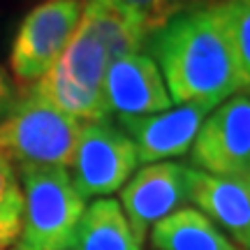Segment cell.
<instances>
[{"label": "cell", "instance_id": "obj_1", "mask_svg": "<svg viewBox=\"0 0 250 250\" xmlns=\"http://www.w3.org/2000/svg\"><path fill=\"white\" fill-rule=\"evenodd\" d=\"M146 44L144 28L107 0H86L79 28L61 58L33 83L49 102L77 121L109 118L104 104V77L109 65Z\"/></svg>", "mask_w": 250, "mask_h": 250}, {"label": "cell", "instance_id": "obj_2", "mask_svg": "<svg viewBox=\"0 0 250 250\" xmlns=\"http://www.w3.org/2000/svg\"><path fill=\"white\" fill-rule=\"evenodd\" d=\"M148 51L171 102L206 104L241 93V77L211 2H188L169 21L146 37Z\"/></svg>", "mask_w": 250, "mask_h": 250}, {"label": "cell", "instance_id": "obj_3", "mask_svg": "<svg viewBox=\"0 0 250 250\" xmlns=\"http://www.w3.org/2000/svg\"><path fill=\"white\" fill-rule=\"evenodd\" d=\"M21 183V232L14 250H70L86 199L65 167H14Z\"/></svg>", "mask_w": 250, "mask_h": 250}, {"label": "cell", "instance_id": "obj_4", "mask_svg": "<svg viewBox=\"0 0 250 250\" xmlns=\"http://www.w3.org/2000/svg\"><path fill=\"white\" fill-rule=\"evenodd\" d=\"M81 121L65 114L35 88L26 86L17 104L0 121V153L12 167H70Z\"/></svg>", "mask_w": 250, "mask_h": 250}, {"label": "cell", "instance_id": "obj_5", "mask_svg": "<svg viewBox=\"0 0 250 250\" xmlns=\"http://www.w3.org/2000/svg\"><path fill=\"white\" fill-rule=\"evenodd\" d=\"M137 167L139 155L134 151L132 139L116 123L109 118L81 123L67 174L83 199H100L118 192Z\"/></svg>", "mask_w": 250, "mask_h": 250}, {"label": "cell", "instance_id": "obj_6", "mask_svg": "<svg viewBox=\"0 0 250 250\" xmlns=\"http://www.w3.org/2000/svg\"><path fill=\"white\" fill-rule=\"evenodd\" d=\"M83 14V0H42L28 12L12 42L9 67L26 88L54 67Z\"/></svg>", "mask_w": 250, "mask_h": 250}, {"label": "cell", "instance_id": "obj_7", "mask_svg": "<svg viewBox=\"0 0 250 250\" xmlns=\"http://www.w3.org/2000/svg\"><path fill=\"white\" fill-rule=\"evenodd\" d=\"M195 169L213 176H250V95L236 93L204 118L190 146Z\"/></svg>", "mask_w": 250, "mask_h": 250}, {"label": "cell", "instance_id": "obj_8", "mask_svg": "<svg viewBox=\"0 0 250 250\" xmlns=\"http://www.w3.org/2000/svg\"><path fill=\"white\" fill-rule=\"evenodd\" d=\"M190 202V167L181 162H153L134 171L121 190V208L144 241L155 223Z\"/></svg>", "mask_w": 250, "mask_h": 250}, {"label": "cell", "instance_id": "obj_9", "mask_svg": "<svg viewBox=\"0 0 250 250\" xmlns=\"http://www.w3.org/2000/svg\"><path fill=\"white\" fill-rule=\"evenodd\" d=\"M211 111L213 109L206 104L190 102L148 116L116 118V125L132 139L139 162L153 165L186 155Z\"/></svg>", "mask_w": 250, "mask_h": 250}, {"label": "cell", "instance_id": "obj_10", "mask_svg": "<svg viewBox=\"0 0 250 250\" xmlns=\"http://www.w3.org/2000/svg\"><path fill=\"white\" fill-rule=\"evenodd\" d=\"M104 104L116 118L148 116L174 107L158 65L148 54H130L109 65L104 77Z\"/></svg>", "mask_w": 250, "mask_h": 250}, {"label": "cell", "instance_id": "obj_11", "mask_svg": "<svg viewBox=\"0 0 250 250\" xmlns=\"http://www.w3.org/2000/svg\"><path fill=\"white\" fill-rule=\"evenodd\" d=\"M190 202L250 250V176H213L190 167Z\"/></svg>", "mask_w": 250, "mask_h": 250}, {"label": "cell", "instance_id": "obj_12", "mask_svg": "<svg viewBox=\"0 0 250 250\" xmlns=\"http://www.w3.org/2000/svg\"><path fill=\"white\" fill-rule=\"evenodd\" d=\"M155 250H243L195 206H183L151 227Z\"/></svg>", "mask_w": 250, "mask_h": 250}, {"label": "cell", "instance_id": "obj_13", "mask_svg": "<svg viewBox=\"0 0 250 250\" xmlns=\"http://www.w3.org/2000/svg\"><path fill=\"white\" fill-rule=\"evenodd\" d=\"M70 250H144L116 199L100 197L86 206Z\"/></svg>", "mask_w": 250, "mask_h": 250}, {"label": "cell", "instance_id": "obj_14", "mask_svg": "<svg viewBox=\"0 0 250 250\" xmlns=\"http://www.w3.org/2000/svg\"><path fill=\"white\" fill-rule=\"evenodd\" d=\"M241 77V93L250 95V0L211 2Z\"/></svg>", "mask_w": 250, "mask_h": 250}, {"label": "cell", "instance_id": "obj_15", "mask_svg": "<svg viewBox=\"0 0 250 250\" xmlns=\"http://www.w3.org/2000/svg\"><path fill=\"white\" fill-rule=\"evenodd\" d=\"M107 2L125 12L130 19H134L148 37L165 21H169L179 9L186 7L190 0H107Z\"/></svg>", "mask_w": 250, "mask_h": 250}, {"label": "cell", "instance_id": "obj_16", "mask_svg": "<svg viewBox=\"0 0 250 250\" xmlns=\"http://www.w3.org/2000/svg\"><path fill=\"white\" fill-rule=\"evenodd\" d=\"M21 232V204L0 208V250L14 248Z\"/></svg>", "mask_w": 250, "mask_h": 250}, {"label": "cell", "instance_id": "obj_17", "mask_svg": "<svg viewBox=\"0 0 250 250\" xmlns=\"http://www.w3.org/2000/svg\"><path fill=\"white\" fill-rule=\"evenodd\" d=\"M21 204V190H19L17 171L9 165V160L0 153V208L2 206Z\"/></svg>", "mask_w": 250, "mask_h": 250}, {"label": "cell", "instance_id": "obj_18", "mask_svg": "<svg viewBox=\"0 0 250 250\" xmlns=\"http://www.w3.org/2000/svg\"><path fill=\"white\" fill-rule=\"evenodd\" d=\"M19 93H21V90L17 88L14 79H12L7 74V70L0 65V121L7 116L9 111H12V107L17 104Z\"/></svg>", "mask_w": 250, "mask_h": 250}, {"label": "cell", "instance_id": "obj_19", "mask_svg": "<svg viewBox=\"0 0 250 250\" xmlns=\"http://www.w3.org/2000/svg\"><path fill=\"white\" fill-rule=\"evenodd\" d=\"M7 250H14V248H7Z\"/></svg>", "mask_w": 250, "mask_h": 250}]
</instances>
